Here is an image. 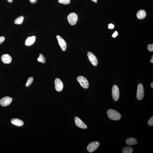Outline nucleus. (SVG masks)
Wrapping results in <instances>:
<instances>
[{
	"instance_id": "obj_21",
	"label": "nucleus",
	"mask_w": 153,
	"mask_h": 153,
	"mask_svg": "<svg viewBox=\"0 0 153 153\" xmlns=\"http://www.w3.org/2000/svg\"><path fill=\"white\" fill-rule=\"evenodd\" d=\"M59 2L62 4L67 5L70 2V0H59Z\"/></svg>"
},
{
	"instance_id": "obj_27",
	"label": "nucleus",
	"mask_w": 153,
	"mask_h": 153,
	"mask_svg": "<svg viewBox=\"0 0 153 153\" xmlns=\"http://www.w3.org/2000/svg\"><path fill=\"white\" fill-rule=\"evenodd\" d=\"M150 62L152 63H153V55L152 56V59L150 60Z\"/></svg>"
},
{
	"instance_id": "obj_26",
	"label": "nucleus",
	"mask_w": 153,
	"mask_h": 153,
	"mask_svg": "<svg viewBox=\"0 0 153 153\" xmlns=\"http://www.w3.org/2000/svg\"><path fill=\"white\" fill-rule=\"evenodd\" d=\"M118 35V32L117 31H116L112 35V36L113 37H115Z\"/></svg>"
},
{
	"instance_id": "obj_29",
	"label": "nucleus",
	"mask_w": 153,
	"mask_h": 153,
	"mask_svg": "<svg viewBox=\"0 0 153 153\" xmlns=\"http://www.w3.org/2000/svg\"><path fill=\"white\" fill-rule=\"evenodd\" d=\"M7 1L9 3H11L13 1V0H7Z\"/></svg>"
},
{
	"instance_id": "obj_2",
	"label": "nucleus",
	"mask_w": 153,
	"mask_h": 153,
	"mask_svg": "<svg viewBox=\"0 0 153 153\" xmlns=\"http://www.w3.org/2000/svg\"><path fill=\"white\" fill-rule=\"evenodd\" d=\"M144 95V89L143 85L142 83L138 85L136 98L139 100H142L143 99Z\"/></svg>"
},
{
	"instance_id": "obj_31",
	"label": "nucleus",
	"mask_w": 153,
	"mask_h": 153,
	"mask_svg": "<svg viewBox=\"0 0 153 153\" xmlns=\"http://www.w3.org/2000/svg\"><path fill=\"white\" fill-rule=\"evenodd\" d=\"M30 0L32 2H34V1H35V0Z\"/></svg>"
},
{
	"instance_id": "obj_23",
	"label": "nucleus",
	"mask_w": 153,
	"mask_h": 153,
	"mask_svg": "<svg viewBox=\"0 0 153 153\" xmlns=\"http://www.w3.org/2000/svg\"><path fill=\"white\" fill-rule=\"evenodd\" d=\"M148 49L149 51L152 52L153 51V44H149L148 45Z\"/></svg>"
},
{
	"instance_id": "obj_30",
	"label": "nucleus",
	"mask_w": 153,
	"mask_h": 153,
	"mask_svg": "<svg viewBox=\"0 0 153 153\" xmlns=\"http://www.w3.org/2000/svg\"><path fill=\"white\" fill-rule=\"evenodd\" d=\"M92 1H93L95 3H97V0H92Z\"/></svg>"
},
{
	"instance_id": "obj_6",
	"label": "nucleus",
	"mask_w": 153,
	"mask_h": 153,
	"mask_svg": "<svg viewBox=\"0 0 153 153\" xmlns=\"http://www.w3.org/2000/svg\"><path fill=\"white\" fill-rule=\"evenodd\" d=\"M100 145V143L97 141L92 142L88 145L87 149L90 153L94 151L98 148Z\"/></svg>"
},
{
	"instance_id": "obj_11",
	"label": "nucleus",
	"mask_w": 153,
	"mask_h": 153,
	"mask_svg": "<svg viewBox=\"0 0 153 153\" xmlns=\"http://www.w3.org/2000/svg\"><path fill=\"white\" fill-rule=\"evenodd\" d=\"M75 122L76 125L81 128L86 129L87 128V126L80 119L77 117L75 118Z\"/></svg>"
},
{
	"instance_id": "obj_20",
	"label": "nucleus",
	"mask_w": 153,
	"mask_h": 153,
	"mask_svg": "<svg viewBox=\"0 0 153 153\" xmlns=\"http://www.w3.org/2000/svg\"><path fill=\"white\" fill-rule=\"evenodd\" d=\"M33 81V78L32 77H29L27 80L26 86V87H28L31 85Z\"/></svg>"
},
{
	"instance_id": "obj_9",
	"label": "nucleus",
	"mask_w": 153,
	"mask_h": 153,
	"mask_svg": "<svg viewBox=\"0 0 153 153\" xmlns=\"http://www.w3.org/2000/svg\"><path fill=\"white\" fill-rule=\"evenodd\" d=\"M55 89L59 92L62 91L64 85L62 82L59 78H56L54 81Z\"/></svg>"
},
{
	"instance_id": "obj_24",
	"label": "nucleus",
	"mask_w": 153,
	"mask_h": 153,
	"mask_svg": "<svg viewBox=\"0 0 153 153\" xmlns=\"http://www.w3.org/2000/svg\"><path fill=\"white\" fill-rule=\"evenodd\" d=\"M5 38L4 37L1 36L0 37V44L2 43L4 41Z\"/></svg>"
},
{
	"instance_id": "obj_19",
	"label": "nucleus",
	"mask_w": 153,
	"mask_h": 153,
	"mask_svg": "<svg viewBox=\"0 0 153 153\" xmlns=\"http://www.w3.org/2000/svg\"><path fill=\"white\" fill-rule=\"evenodd\" d=\"M37 61L39 62H41L44 64L46 62V59L44 56L41 54H40V56L37 59Z\"/></svg>"
},
{
	"instance_id": "obj_10",
	"label": "nucleus",
	"mask_w": 153,
	"mask_h": 153,
	"mask_svg": "<svg viewBox=\"0 0 153 153\" xmlns=\"http://www.w3.org/2000/svg\"><path fill=\"white\" fill-rule=\"evenodd\" d=\"M57 39L58 43L63 51H65L67 48V44L65 41L60 36L57 35L56 37Z\"/></svg>"
},
{
	"instance_id": "obj_15",
	"label": "nucleus",
	"mask_w": 153,
	"mask_h": 153,
	"mask_svg": "<svg viewBox=\"0 0 153 153\" xmlns=\"http://www.w3.org/2000/svg\"><path fill=\"white\" fill-rule=\"evenodd\" d=\"M126 143L127 145H132L137 144V141L134 138L131 137L127 139L126 141Z\"/></svg>"
},
{
	"instance_id": "obj_25",
	"label": "nucleus",
	"mask_w": 153,
	"mask_h": 153,
	"mask_svg": "<svg viewBox=\"0 0 153 153\" xmlns=\"http://www.w3.org/2000/svg\"><path fill=\"white\" fill-rule=\"evenodd\" d=\"M108 25V28L109 29H112L114 27V25H113L112 23L109 24Z\"/></svg>"
},
{
	"instance_id": "obj_7",
	"label": "nucleus",
	"mask_w": 153,
	"mask_h": 153,
	"mask_svg": "<svg viewBox=\"0 0 153 153\" xmlns=\"http://www.w3.org/2000/svg\"><path fill=\"white\" fill-rule=\"evenodd\" d=\"M87 56L90 62L93 66H96L98 65V62L96 56L91 52L87 53Z\"/></svg>"
},
{
	"instance_id": "obj_8",
	"label": "nucleus",
	"mask_w": 153,
	"mask_h": 153,
	"mask_svg": "<svg viewBox=\"0 0 153 153\" xmlns=\"http://www.w3.org/2000/svg\"><path fill=\"white\" fill-rule=\"evenodd\" d=\"M12 101V98L6 96L2 98L0 100V104L2 106H6L9 105Z\"/></svg>"
},
{
	"instance_id": "obj_28",
	"label": "nucleus",
	"mask_w": 153,
	"mask_h": 153,
	"mask_svg": "<svg viewBox=\"0 0 153 153\" xmlns=\"http://www.w3.org/2000/svg\"><path fill=\"white\" fill-rule=\"evenodd\" d=\"M151 87L152 88H153V83H151Z\"/></svg>"
},
{
	"instance_id": "obj_1",
	"label": "nucleus",
	"mask_w": 153,
	"mask_h": 153,
	"mask_svg": "<svg viewBox=\"0 0 153 153\" xmlns=\"http://www.w3.org/2000/svg\"><path fill=\"white\" fill-rule=\"evenodd\" d=\"M107 114L110 119L114 120H118L121 118L120 114L115 110L112 109L109 110L107 111Z\"/></svg>"
},
{
	"instance_id": "obj_14",
	"label": "nucleus",
	"mask_w": 153,
	"mask_h": 153,
	"mask_svg": "<svg viewBox=\"0 0 153 153\" xmlns=\"http://www.w3.org/2000/svg\"><path fill=\"white\" fill-rule=\"evenodd\" d=\"M11 123L17 127H21L24 125L23 121L17 118L13 119L11 120Z\"/></svg>"
},
{
	"instance_id": "obj_12",
	"label": "nucleus",
	"mask_w": 153,
	"mask_h": 153,
	"mask_svg": "<svg viewBox=\"0 0 153 153\" xmlns=\"http://www.w3.org/2000/svg\"><path fill=\"white\" fill-rule=\"evenodd\" d=\"M1 59L2 62L6 64L10 63L12 60L11 56L7 54H3L1 56Z\"/></svg>"
},
{
	"instance_id": "obj_5",
	"label": "nucleus",
	"mask_w": 153,
	"mask_h": 153,
	"mask_svg": "<svg viewBox=\"0 0 153 153\" xmlns=\"http://www.w3.org/2000/svg\"><path fill=\"white\" fill-rule=\"evenodd\" d=\"M119 90L118 86L114 85L112 88V96L113 99L115 101H118L119 97Z\"/></svg>"
},
{
	"instance_id": "obj_13",
	"label": "nucleus",
	"mask_w": 153,
	"mask_h": 153,
	"mask_svg": "<svg viewBox=\"0 0 153 153\" xmlns=\"http://www.w3.org/2000/svg\"><path fill=\"white\" fill-rule=\"evenodd\" d=\"M36 40V37L35 36L28 37L26 40L25 45L27 46L32 45L35 42Z\"/></svg>"
},
{
	"instance_id": "obj_3",
	"label": "nucleus",
	"mask_w": 153,
	"mask_h": 153,
	"mask_svg": "<svg viewBox=\"0 0 153 153\" xmlns=\"http://www.w3.org/2000/svg\"><path fill=\"white\" fill-rule=\"evenodd\" d=\"M78 18L77 15L74 13H70L67 17L68 20L69 24L72 26L76 25L77 21Z\"/></svg>"
},
{
	"instance_id": "obj_17",
	"label": "nucleus",
	"mask_w": 153,
	"mask_h": 153,
	"mask_svg": "<svg viewBox=\"0 0 153 153\" xmlns=\"http://www.w3.org/2000/svg\"><path fill=\"white\" fill-rule=\"evenodd\" d=\"M122 151V153H132L133 149L130 147H126L123 148Z\"/></svg>"
},
{
	"instance_id": "obj_4",
	"label": "nucleus",
	"mask_w": 153,
	"mask_h": 153,
	"mask_svg": "<svg viewBox=\"0 0 153 153\" xmlns=\"http://www.w3.org/2000/svg\"><path fill=\"white\" fill-rule=\"evenodd\" d=\"M76 80L81 86L85 89H87L89 87V83L86 78L83 76H79L76 78Z\"/></svg>"
},
{
	"instance_id": "obj_18",
	"label": "nucleus",
	"mask_w": 153,
	"mask_h": 153,
	"mask_svg": "<svg viewBox=\"0 0 153 153\" xmlns=\"http://www.w3.org/2000/svg\"><path fill=\"white\" fill-rule=\"evenodd\" d=\"M24 19V17L23 16H20L15 19L14 23L16 24H21L23 23Z\"/></svg>"
},
{
	"instance_id": "obj_16",
	"label": "nucleus",
	"mask_w": 153,
	"mask_h": 153,
	"mask_svg": "<svg viewBox=\"0 0 153 153\" xmlns=\"http://www.w3.org/2000/svg\"><path fill=\"white\" fill-rule=\"evenodd\" d=\"M146 16V13L144 10H139L137 14V18L140 19H143Z\"/></svg>"
},
{
	"instance_id": "obj_22",
	"label": "nucleus",
	"mask_w": 153,
	"mask_h": 153,
	"mask_svg": "<svg viewBox=\"0 0 153 153\" xmlns=\"http://www.w3.org/2000/svg\"><path fill=\"white\" fill-rule=\"evenodd\" d=\"M148 125L152 126L153 125V117L152 116L151 118L149 119L148 121Z\"/></svg>"
}]
</instances>
